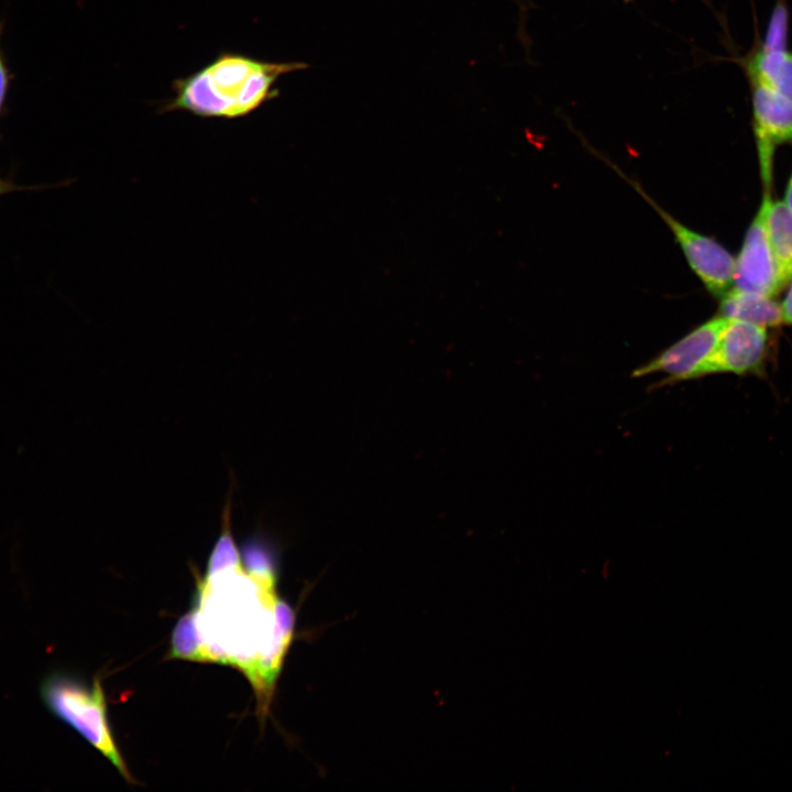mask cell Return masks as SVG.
<instances>
[{"label": "cell", "instance_id": "9", "mask_svg": "<svg viewBox=\"0 0 792 792\" xmlns=\"http://www.w3.org/2000/svg\"><path fill=\"white\" fill-rule=\"evenodd\" d=\"M718 315L728 320H740L768 329L783 323L781 304L774 297L729 289L719 298Z\"/></svg>", "mask_w": 792, "mask_h": 792}, {"label": "cell", "instance_id": "15", "mask_svg": "<svg viewBox=\"0 0 792 792\" xmlns=\"http://www.w3.org/2000/svg\"><path fill=\"white\" fill-rule=\"evenodd\" d=\"M783 201L792 209V174L785 188Z\"/></svg>", "mask_w": 792, "mask_h": 792}, {"label": "cell", "instance_id": "16", "mask_svg": "<svg viewBox=\"0 0 792 792\" xmlns=\"http://www.w3.org/2000/svg\"><path fill=\"white\" fill-rule=\"evenodd\" d=\"M619 1H623V2H625V3H629V2H632L634 0H619Z\"/></svg>", "mask_w": 792, "mask_h": 792}, {"label": "cell", "instance_id": "14", "mask_svg": "<svg viewBox=\"0 0 792 792\" xmlns=\"http://www.w3.org/2000/svg\"><path fill=\"white\" fill-rule=\"evenodd\" d=\"M781 310L783 323L792 326V280L789 283V288L781 302Z\"/></svg>", "mask_w": 792, "mask_h": 792}, {"label": "cell", "instance_id": "6", "mask_svg": "<svg viewBox=\"0 0 792 792\" xmlns=\"http://www.w3.org/2000/svg\"><path fill=\"white\" fill-rule=\"evenodd\" d=\"M635 188L649 201L671 229L690 267L713 296L721 298L734 284L735 257L715 239L685 227L659 207L637 184Z\"/></svg>", "mask_w": 792, "mask_h": 792}, {"label": "cell", "instance_id": "10", "mask_svg": "<svg viewBox=\"0 0 792 792\" xmlns=\"http://www.w3.org/2000/svg\"><path fill=\"white\" fill-rule=\"evenodd\" d=\"M767 233L782 289L792 280V209L783 200H769Z\"/></svg>", "mask_w": 792, "mask_h": 792}, {"label": "cell", "instance_id": "11", "mask_svg": "<svg viewBox=\"0 0 792 792\" xmlns=\"http://www.w3.org/2000/svg\"><path fill=\"white\" fill-rule=\"evenodd\" d=\"M170 642L169 658L197 660L199 640L190 612L177 622Z\"/></svg>", "mask_w": 792, "mask_h": 792}, {"label": "cell", "instance_id": "3", "mask_svg": "<svg viewBox=\"0 0 792 792\" xmlns=\"http://www.w3.org/2000/svg\"><path fill=\"white\" fill-rule=\"evenodd\" d=\"M787 0H776L765 37L758 31L750 50L734 57L749 88L754 136L769 145L792 143V50Z\"/></svg>", "mask_w": 792, "mask_h": 792}, {"label": "cell", "instance_id": "5", "mask_svg": "<svg viewBox=\"0 0 792 792\" xmlns=\"http://www.w3.org/2000/svg\"><path fill=\"white\" fill-rule=\"evenodd\" d=\"M728 319L717 315L694 328L679 341L647 363L636 367L631 376L662 373L659 386L711 375L714 353Z\"/></svg>", "mask_w": 792, "mask_h": 792}, {"label": "cell", "instance_id": "1", "mask_svg": "<svg viewBox=\"0 0 792 792\" xmlns=\"http://www.w3.org/2000/svg\"><path fill=\"white\" fill-rule=\"evenodd\" d=\"M277 578L250 574L241 562L197 582L190 610L197 660L241 670L255 691L256 712H270L276 681L290 647L295 614L276 592Z\"/></svg>", "mask_w": 792, "mask_h": 792}, {"label": "cell", "instance_id": "2", "mask_svg": "<svg viewBox=\"0 0 792 792\" xmlns=\"http://www.w3.org/2000/svg\"><path fill=\"white\" fill-rule=\"evenodd\" d=\"M308 67L302 62H270L223 51L200 69L176 78L173 97L157 111H185L205 119L248 117L278 96L275 85L279 77Z\"/></svg>", "mask_w": 792, "mask_h": 792}, {"label": "cell", "instance_id": "4", "mask_svg": "<svg viewBox=\"0 0 792 792\" xmlns=\"http://www.w3.org/2000/svg\"><path fill=\"white\" fill-rule=\"evenodd\" d=\"M38 692L43 704L55 717L106 757L129 783H134L109 726L99 679L88 684L69 673L53 671L43 678Z\"/></svg>", "mask_w": 792, "mask_h": 792}, {"label": "cell", "instance_id": "13", "mask_svg": "<svg viewBox=\"0 0 792 792\" xmlns=\"http://www.w3.org/2000/svg\"><path fill=\"white\" fill-rule=\"evenodd\" d=\"M9 73L6 66L1 50H0V113L3 108L8 89H9Z\"/></svg>", "mask_w": 792, "mask_h": 792}, {"label": "cell", "instance_id": "12", "mask_svg": "<svg viewBox=\"0 0 792 792\" xmlns=\"http://www.w3.org/2000/svg\"><path fill=\"white\" fill-rule=\"evenodd\" d=\"M45 188V186H22L11 179L0 177V196L14 191L42 190Z\"/></svg>", "mask_w": 792, "mask_h": 792}, {"label": "cell", "instance_id": "8", "mask_svg": "<svg viewBox=\"0 0 792 792\" xmlns=\"http://www.w3.org/2000/svg\"><path fill=\"white\" fill-rule=\"evenodd\" d=\"M769 329L740 320H728L713 356L712 374L765 377L772 360Z\"/></svg>", "mask_w": 792, "mask_h": 792}, {"label": "cell", "instance_id": "7", "mask_svg": "<svg viewBox=\"0 0 792 792\" xmlns=\"http://www.w3.org/2000/svg\"><path fill=\"white\" fill-rule=\"evenodd\" d=\"M770 198L771 188H763L761 204L735 258L733 288L774 297L782 286L767 233L766 218Z\"/></svg>", "mask_w": 792, "mask_h": 792}]
</instances>
